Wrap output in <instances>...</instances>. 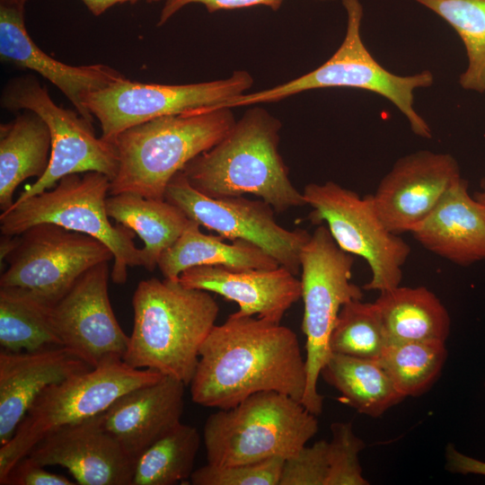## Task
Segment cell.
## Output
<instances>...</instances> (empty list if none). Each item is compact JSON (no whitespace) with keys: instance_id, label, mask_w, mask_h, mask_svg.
I'll return each mask as SVG.
<instances>
[{"instance_id":"obj_10","label":"cell","mask_w":485,"mask_h":485,"mask_svg":"<svg viewBox=\"0 0 485 485\" xmlns=\"http://www.w3.org/2000/svg\"><path fill=\"white\" fill-rule=\"evenodd\" d=\"M303 195L312 207V223L326 222L338 246L368 264L371 278L366 290L383 292L401 285L410 246L384 225L372 195L360 197L331 181L305 185Z\"/></svg>"},{"instance_id":"obj_15","label":"cell","mask_w":485,"mask_h":485,"mask_svg":"<svg viewBox=\"0 0 485 485\" xmlns=\"http://www.w3.org/2000/svg\"><path fill=\"white\" fill-rule=\"evenodd\" d=\"M108 263L84 272L50 313L60 345L92 368L121 361L129 340L110 303Z\"/></svg>"},{"instance_id":"obj_5","label":"cell","mask_w":485,"mask_h":485,"mask_svg":"<svg viewBox=\"0 0 485 485\" xmlns=\"http://www.w3.org/2000/svg\"><path fill=\"white\" fill-rule=\"evenodd\" d=\"M318 431L316 415L278 392H256L209 415L203 428L207 463L218 466L295 454Z\"/></svg>"},{"instance_id":"obj_9","label":"cell","mask_w":485,"mask_h":485,"mask_svg":"<svg viewBox=\"0 0 485 485\" xmlns=\"http://www.w3.org/2000/svg\"><path fill=\"white\" fill-rule=\"evenodd\" d=\"M354 260L323 225L314 230L301 252L302 330L306 339V386L301 403L316 416L323 408L317 382L332 355L330 338L339 313L346 303L363 298L361 288L351 282Z\"/></svg>"},{"instance_id":"obj_42","label":"cell","mask_w":485,"mask_h":485,"mask_svg":"<svg viewBox=\"0 0 485 485\" xmlns=\"http://www.w3.org/2000/svg\"><path fill=\"white\" fill-rule=\"evenodd\" d=\"M28 0H0V5L24 10Z\"/></svg>"},{"instance_id":"obj_32","label":"cell","mask_w":485,"mask_h":485,"mask_svg":"<svg viewBox=\"0 0 485 485\" xmlns=\"http://www.w3.org/2000/svg\"><path fill=\"white\" fill-rule=\"evenodd\" d=\"M386 345L375 303L351 300L342 305L330 338L332 353L377 360Z\"/></svg>"},{"instance_id":"obj_2","label":"cell","mask_w":485,"mask_h":485,"mask_svg":"<svg viewBox=\"0 0 485 485\" xmlns=\"http://www.w3.org/2000/svg\"><path fill=\"white\" fill-rule=\"evenodd\" d=\"M132 305L134 323L123 362L189 385L199 349L216 325L219 306L215 298L179 280L152 278L138 283Z\"/></svg>"},{"instance_id":"obj_41","label":"cell","mask_w":485,"mask_h":485,"mask_svg":"<svg viewBox=\"0 0 485 485\" xmlns=\"http://www.w3.org/2000/svg\"><path fill=\"white\" fill-rule=\"evenodd\" d=\"M472 196L482 207L485 212V175L480 181V189L476 190Z\"/></svg>"},{"instance_id":"obj_33","label":"cell","mask_w":485,"mask_h":485,"mask_svg":"<svg viewBox=\"0 0 485 485\" xmlns=\"http://www.w3.org/2000/svg\"><path fill=\"white\" fill-rule=\"evenodd\" d=\"M285 458L280 456L266 460L218 466L207 463L193 471V485H278Z\"/></svg>"},{"instance_id":"obj_11","label":"cell","mask_w":485,"mask_h":485,"mask_svg":"<svg viewBox=\"0 0 485 485\" xmlns=\"http://www.w3.org/2000/svg\"><path fill=\"white\" fill-rule=\"evenodd\" d=\"M1 107L9 111L31 110L40 116L51 137V156L42 177L24 188L15 202L50 190L63 177L87 172L110 178L118 171V154L113 143L97 137L93 122L76 110L56 104L48 89L32 75L16 76L4 86Z\"/></svg>"},{"instance_id":"obj_7","label":"cell","mask_w":485,"mask_h":485,"mask_svg":"<svg viewBox=\"0 0 485 485\" xmlns=\"http://www.w3.org/2000/svg\"><path fill=\"white\" fill-rule=\"evenodd\" d=\"M347 13L345 38L336 52L322 66L292 81L273 88L234 97L212 110L278 101L315 89L350 87L382 95L408 119L414 134L431 138L425 119L413 108V92L430 86L433 75L424 70L412 75H398L383 67L371 55L361 38L363 6L359 0H342Z\"/></svg>"},{"instance_id":"obj_34","label":"cell","mask_w":485,"mask_h":485,"mask_svg":"<svg viewBox=\"0 0 485 485\" xmlns=\"http://www.w3.org/2000/svg\"><path fill=\"white\" fill-rule=\"evenodd\" d=\"M329 442L330 471L326 485H367L363 477L359 454L366 445L349 422H333Z\"/></svg>"},{"instance_id":"obj_6","label":"cell","mask_w":485,"mask_h":485,"mask_svg":"<svg viewBox=\"0 0 485 485\" xmlns=\"http://www.w3.org/2000/svg\"><path fill=\"white\" fill-rule=\"evenodd\" d=\"M110 178L87 172L63 177L52 188L15 202L0 216L2 235H19L40 224H53L88 234L113 253L110 277L124 284L128 269L143 266L142 250L134 242L135 233L122 225H111L106 208Z\"/></svg>"},{"instance_id":"obj_21","label":"cell","mask_w":485,"mask_h":485,"mask_svg":"<svg viewBox=\"0 0 485 485\" xmlns=\"http://www.w3.org/2000/svg\"><path fill=\"white\" fill-rule=\"evenodd\" d=\"M92 369L62 346L31 352H0V446L13 436L48 386Z\"/></svg>"},{"instance_id":"obj_25","label":"cell","mask_w":485,"mask_h":485,"mask_svg":"<svg viewBox=\"0 0 485 485\" xmlns=\"http://www.w3.org/2000/svg\"><path fill=\"white\" fill-rule=\"evenodd\" d=\"M387 344L409 341L445 342L450 317L438 297L425 287H401L383 292L374 302Z\"/></svg>"},{"instance_id":"obj_38","label":"cell","mask_w":485,"mask_h":485,"mask_svg":"<svg viewBox=\"0 0 485 485\" xmlns=\"http://www.w3.org/2000/svg\"><path fill=\"white\" fill-rule=\"evenodd\" d=\"M446 468L454 473L481 474L485 476V463L463 454L453 445L445 449Z\"/></svg>"},{"instance_id":"obj_1","label":"cell","mask_w":485,"mask_h":485,"mask_svg":"<svg viewBox=\"0 0 485 485\" xmlns=\"http://www.w3.org/2000/svg\"><path fill=\"white\" fill-rule=\"evenodd\" d=\"M190 385L195 403L217 410L267 391L301 401L305 359L291 329L235 312L216 324L203 342Z\"/></svg>"},{"instance_id":"obj_37","label":"cell","mask_w":485,"mask_h":485,"mask_svg":"<svg viewBox=\"0 0 485 485\" xmlns=\"http://www.w3.org/2000/svg\"><path fill=\"white\" fill-rule=\"evenodd\" d=\"M283 1L284 0H164V4L162 8L157 25H163L173 14L190 4H201L209 13L254 5H264L269 7L273 11H278Z\"/></svg>"},{"instance_id":"obj_20","label":"cell","mask_w":485,"mask_h":485,"mask_svg":"<svg viewBox=\"0 0 485 485\" xmlns=\"http://www.w3.org/2000/svg\"><path fill=\"white\" fill-rule=\"evenodd\" d=\"M179 281L186 287L222 295L239 305L238 313L280 322L302 295L301 280L287 269H234L196 266L184 270Z\"/></svg>"},{"instance_id":"obj_19","label":"cell","mask_w":485,"mask_h":485,"mask_svg":"<svg viewBox=\"0 0 485 485\" xmlns=\"http://www.w3.org/2000/svg\"><path fill=\"white\" fill-rule=\"evenodd\" d=\"M185 384L164 375L119 396L101 413L104 428L134 460L181 423Z\"/></svg>"},{"instance_id":"obj_27","label":"cell","mask_w":485,"mask_h":485,"mask_svg":"<svg viewBox=\"0 0 485 485\" xmlns=\"http://www.w3.org/2000/svg\"><path fill=\"white\" fill-rule=\"evenodd\" d=\"M320 375L340 392L343 403L372 418L404 399L377 360L332 353Z\"/></svg>"},{"instance_id":"obj_4","label":"cell","mask_w":485,"mask_h":485,"mask_svg":"<svg viewBox=\"0 0 485 485\" xmlns=\"http://www.w3.org/2000/svg\"><path fill=\"white\" fill-rule=\"evenodd\" d=\"M236 122L230 108L198 109L160 117L121 132L113 144L118 171L110 195L133 193L164 199L172 178L216 146Z\"/></svg>"},{"instance_id":"obj_30","label":"cell","mask_w":485,"mask_h":485,"mask_svg":"<svg viewBox=\"0 0 485 485\" xmlns=\"http://www.w3.org/2000/svg\"><path fill=\"white\" fill-rule=\"evenodd\" d=\"M446 357L445 342L409 341L387 344L377 361L405 398L427 392L440 375Z\"/></svg>"},{"instance_id":"obj_14","label":"cell","mask_w":485,"mask_h":485,"mask_svg":"<svg viewBox=\"0 0 485 485\" xmlns=\"http://www.w3.org/2000/svg\"><path fill=\"white\" fill-rule=\"evenodd\" d=\"M164 199L225 239L252 242L295 276L301 271V252L311 234L279 225L274 217L275 210L264 200L243 196H206L190 184L182 171L168 183Z\"/></svg>"},{"instance_id":"obj_22","label":"cell","mask_w":485,"mask_h":485,"mask_svg":"<svg viewBox=\"0 0 485 485\" xmlns=\"http://www.w3.org/2000/svg\"><path fill=\"white\" fill-rule=\"evenodd\" d=\"M468 188L459 179L410 232L428 251L460 266L485 260V212Z\"/></svg>"},{"instance_id":"obj_13","label":"cell","mask_w":485,"mask_h":485,"mask_svg":"<svg viewBox=\"0 0 485 485\" xmlns=\"http://www.w3.org/2000/svg\"><path fill=\"white\" fill-rule=\"evenodd\" d=\"M113 259L93 236L40 224L19 234L17 247L4 260L0 287L25 289L53 306L89 269Z\"/></svg>"},{"instance_id":"obj_31","label":"cell","mask_w":485,"mask_h":485,"mask_svg":"<svg viewBox=\"0 0 485 485\" xmlns=\"http://www.w3.org/2000/svg\"><path fill=\"white\" fill-rule=\"evenodd\" d=\"M445 20L463 42L468 65L459 84L485 93V0H414Z\"/></svg>"},{"instance_id":"obj_26","label":"cell","mask_w":485,"mask_h":485,"mask_svg":"<svg viewBox=\"0 0 485 485\" xmlns=\"http://www.w3.org/2000/svg\"><path fill=\"white\" fill-rule=\"evenodd\" d=\"M110 218L132 230L144 242L143 267L153 271L163 252L182 234L190 218L166 199L120 193L106 198Z\"/></svg>"},{"instance_id":"obj_39","label":"cell","mask_w":485,"mask_h":485,"mask_svg":"<svg viewBox=\"0 0 485 485\" xmlns=\"http://www.w3.org/2000/svg\"><path fill=\"white\" fill-rule=\"evenodd\" d=\"M88 10L95 16L105 13L109 8L124 3L135 4L139 0H81ZM149 3L159 2L161 0H146Z\"/></svg>"},{"instance_id":"obj_35","label":"cell","mask_w":485,"mask_h":485,"mask_svg":"<svg viewBox=\"0 0 485 485\" xmlns=\"http://www.w3.org/2000/svg\"><path fill=\"white\" fill-rule=\"evenodd\" d=\"M329 471V442L319 440L285 459L278 485H326Z\"/></svg>"},{"instance_id":"obj_3","label":"cell","mask_w":485,"mask_h":485,"mask_svg":"<svg viewBox=\"0 0 485 485\" xmlns=\"http://www.w3.org/2000/svg\"><path fill=\"white\" fill-rule=\"evenodd\" d=\"M280 128L279 119L265 109L251 108L182 172L194 189L211 198L252 194L277 213L304 207L303 192L291 182L278 152Z\"/></svg>"},{"instance_id":"obj_18","label":"cell","mask_w":485,"mask_h":485,"mask_svg":"<svg viewBox=\"0 0 485 485\" xmlns=\"http://www.w3.org/2000/svg\"><path fill=\"white\" fill-rule=\"evenodd\" d=\"M0 59L46 78L91 122L93 116L85 106L86 97L125 77L103 64L70 66L51 57L30 37L24 10L4 5H0Z\"/></svg>"},{"instance_id":"obj_28","label":"cell","mask_w":485,"mask_h":485,"mask_svg":"<svg viewBox=\"0 0 485 485\" xmlns=\"http://www.w3.org/2000/svg\"><path fill=\"white\" fill-rule=\"evenodd\" d=\"M49 304L14 287H0V345L8 352H31L61 346Z\"/></svg>"},{"instance_id":"obj_36","label":"cell","mask_w":485,"mask_h":485,"mask_svg":"<svg viewBox=\"0 0 485 485\" xmlns=\"http://www.w3.org/2000/svg\"><path fill=\"white\" fill-rule=\"evenodd\" d=\"M1 485H75L66 477L50 472L26 455L0 480Z\"/></svg>"},{"instance_id":"obj_29","label":"cell","mask_w":485,"mask_h":485,"mask_svg":"<svg viewBox=\"0 0 485 485\" xmlns=\"http://www.w3.org/2000/svg\"><path fill=\"white\" fill-rule=\"evenodd\" d=\"M200 444L197 428L181 422L136 459L131 485H172L190 479Z\"/></svg>"},{"instance_id":"obj_12","label":"cell","mask_w":485,"mask_h":485,"mask_svg":"<svg viewBox=\"0 0 485 485\" xmlns=\"http://www.w3.org/2000/svg\"><path fill=\"white\" fill-rule=\"evenodd\" d=\"M252 84L251 75L242 70L225 79L187 84H146L124 77L90 93L85 106L100 122L101 137L113 143L131 127L216 106L246 93Z\"/></svg>"},{"instance_id":"obj_16","label":"cell","mask_w":485,"mask_h":485,"mask_svg":"<svg viewBox=\"0 0 485 485\" xmlns=\"http://www.w3.org/2000/svg\"><path fill=\"white\" fill-rule=\"evenodd\" d=\"M461 178L451 154L418 151L395 162L372 195L373 202L391 232L410 233Z\"/></svg>"},{"instance_id":"obj_17","label":"cell","mask_w":485,"mask_h":485,"mask_svg":"<svg viewBox=\"0 0 485 485\" xmlns=\"http://www.w3.org/2000/svg\"><path fill=\"white\" fill-rule=\"evenodd\" d=\"M27 455L66 468L77 484H132L135 461L104 428L101 413L47 433Z\"/></svg>"},{"instance_id":"obj_24","label":"cell","mask_w":485,"mask_h":485,"mask_svg":"<svg viewBox=\"0 0 485 485\" xmlns=\"http://www.w3.org/2000/svg\"><path fill=\"white\" fill-rule=\"evenodd\" d=\"M51 156L48 125L37 113L25 110L0 126V208L7 211L14 203L13 194L25 180L40 179Z\"/></svg>"},{"instance_id":"obj_23","label":"cell","mask_w":485,"mask_h":485,"mask_svg":"<svg viewBox=\"0 0 485 485\" xmlns=\"http://www.w3.org/2000/svg\"><path fill=\"white\" fill-rule=\"evenodd\" d=\"M190 219L181 236L160 257L158 268L164 278L179 280L186 269L196 266H224L234 269H273L278 262L256 244L220 235L206 234Z\"/></svg>"},{"instance_id":"obj_8","label":"cell","mask_w":485,"mask_h":485,"mask_svg":"<svg viewBox=\"0 0 485 485\" xmlns=\"http://www.w3.org/2000/svg\"><path fill=\"white\" fill-rule=\"evenodd\" d=\"M164 375L134 368L123 360L75 374L44 389L0 446V480L48 432L105 411L119 396Z\"/></svg>"},{"instance_id":"obj_40","label":"cell","mask_w":485,"mask_h":485,"mask_svg":"<svg viewBox=\"0 0 485 485\" xmlns=\"http://www.w3.org/2000/svg\"><path fill=\"white\" fill-rule=\"evenodd\" d=\"M19 243V235H2L0 241V264L14 251Z\"/></svg>"}]
</instances>
